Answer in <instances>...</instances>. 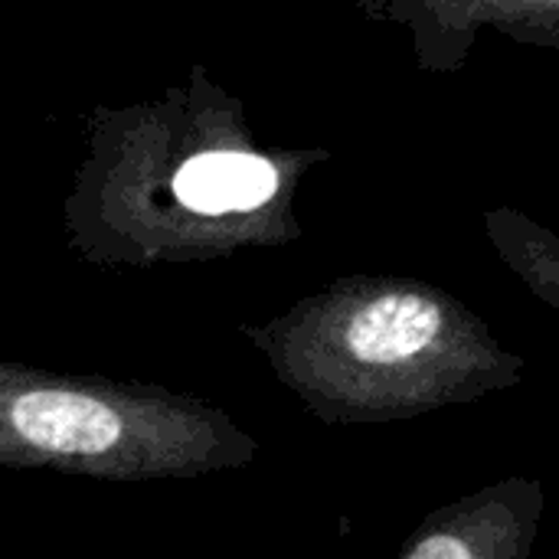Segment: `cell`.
Wrapping results in <instances>:
<instances>
[{"label":"cell","instance_id":"cell-1","mask_svg":"<svg viewBox=\"0 0 559 559\" xmlns=\"http://www.w3.org/2000/svg\"><path fill=\"white\" fill-rule=\"evenodd\" d=\"M285 170L262 154L239 105L193 69L157 102L98 111L66 223L95 262L206 259L255 236Z\"/></svg>","mask_w":559,"mask_h":559},{"label":"cell","instance_id":"cell-2","mask_svg":"<svg viewBox=\"0 0 559 559\" xmlns=\"http://www.w3.org/2000/svg\"><path fill=\"white\" fill-rule=\"evenodd\" d=\"M252 455L255 442L206 400L0 360L3 468L164 481L236 468Z\"/></svg>","mask_w":559,"mask_h":559},{"label":"cell","instance_id":"cell-3","mask_svg":"<svg viewBox=\"0 0 559 559\" xmlns=\"http://www.w3.org/2000/svg\"><path fill=\"white\" fill-rule=\"evenodd\" d=\"M439 334V308L419 295H377L337 324V347L364 367H390L426 350Z\"/></svg>","mask_w":559,"mask_h":559},{"label":"cell","instance_id":"cell-4","mask_svg":"<svg viewBox=\"0 0 559 559\" xmlns=\"http://www.w3.org/2000/svg\"><path fill=\"white\" fill-rule=\"evenodd\" d=\"M472 550L459 540H449V537H432V540H423L419 547L409 550V557L416 559H445V557H468Z\"/></svg>","mask_w":559,"mask_h":559}]
</instances>
